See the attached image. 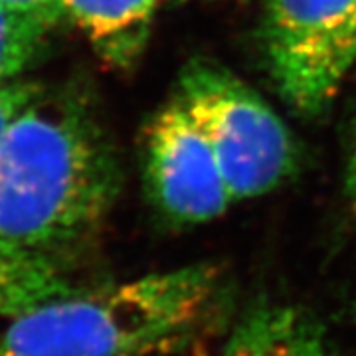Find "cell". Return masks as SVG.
Segmentation results:
<instances>
[{
	"mask_svg": "<svg viewBox=\"0 0 356 356\" xmlns=\"http://www.w3.org/2000/svg\"><path fill=\"white\" fill-rule=\"evenodd\" d=\"M0 6L18 16H24L28 20L46 26L48 30L67 18L64 0H0Z\"/></svg>",
	"mask_w": 356,
	"mask_h": 356,
	"instance_id": "obj_11",
	"label": "cell"
},
{
	"mask_svg": "<svg viewBox=\"0 0 356 356\" xmlns=\"http://www.w3.org/2000/svg\"><path fill=\"white\" fill-rule=\"evenodd\" d=\"M42 95V88L32 81H6L0 86V137L14 119Z\"/></svg>",
	"mask_w": 356,
	"mask_h": 356,
	"instance_id": "obj_10",
	"label": "cell"
},
{
	"mask_svg": "<svg viewBox=\"0 0 356 356\" xmlns=\"http://www.w3.org/2000/svg\"><path fill=\"white\" fill-rule=\"evenodd\" d=\"M159 0H64L72 18L105 58L131 62L149 36Z\"/></svg>",
	"mask_w": 356,
	"mask_h": 356,
	"instance_id": "obj_8",
	"label": "cell"
},
{
	"mask_svg": "<svg viewBox=\"0 0 356 356\" xmlns=\"http://www.w3.org/2000/svg\"><path fill=\"white\" fill-rule=\"evenodd\" d=\"M348 196L353 200V206L356 208V154L355 161H353V166H350V175H348Z\"/></svg>",
	"mask_w": 356,
	"mask_h": 356,
	"instance_id": "obj_12",
	"label": "cell"
},
{
	"mask_svg": "<svg viewBox=\"0 0 356 356\" xmlns=\"http://www.w3.org/2000/svg\"><path fill=\"white\" fill-rule=\"evenodd\" d=\"M79 289L62 257L0 243V317L24 315Z\"/></svg>",
	"mask_w": 356,
	"mask_h": 356,
	"instance_id": "obj_7",
	"label": "cell"
},
{
	"mask_svg": "<svg viewBox=\"0 0 356 356\" xmlns=\"http://www.w3.org/2000/svg\"><path fill=\"white\" fill-rule=\"evenodd\" d=\"M145 172L154 208L177 226L212 222L234 202L210 143L178 99L147 133Z\"/></svg>",
	"mask_w": 356,
	"mask_h": 356,
	"instance_id": "obj_5",
	"label": "cell"
},
{
	"mask_svg": "<svg viewBox=\"0 0 356 356\" xmlns=\"http://www.w3.org/2000/svg\"><path fill=\"white\" fill-rule=\"evenodd\" d=\"M50 30L0 6V86L20 76L38 56Z\"/></svg>",
	"mask_w": 356,
	"mask_h": 356,
	"instance_id": "obj_9",
	"label": "cell"
},
{
	"mask_svg": "<svg viewBox=\"0 0 356 356\" xmlns=\"http://www.w3.org/2000/svg\"><path fill=\"white\" fill-rule=\"evenodd\" d=\"M266 48L281 95L325 111L356 64V0H269Z\"/></svg>",
	"mask_w": 356,
	"mask_h": 356,
	"instance_id": "obj_4",
	"label": "cell"
},
{
	"mask_svg": "<svg viewBox=\"0 0 356 356\" xmlns=\"http://www.w3.org/2000/svg\"><path fill=\"white\" fill-rule=\"evenodd\" d=\"M220 356H334L327 331L303 307L259 301L234 323Z\"/></svg>",
	"mask_w": 356,
	"mask_h": 356,
	"instance_id": "obj_6",
	"label": "cell"
},
{
	"mask_svg": "<svg viewBox=\"0 0 356 356\" xmlns=\"http://www.w3.org/2000/svg\"><path fill=\"white\" fill-rule=\"evenodd\" d=\"M115 192L109 145L76 103L42 93L0 137V243L62 257L102 222Z\"/></svg>",
	"mask_w": 356,
	"mask_h": 356,
	"instance_id": "obj_1",
	"label": "cell"
},
{
	"mask_svg": "<svg viewBox=\"0 0 356 356\" xmlns=\"http://www.w3.org/2000/svg\"><path fill=\"white\" fill-rule=\"evenodd\" d=\"M177 99L206 135L234 202L271 192L293 172L297 153L287 125L228 70L192 62Z\"/></svg>",
	"mask_w": 356,
	"mask_h": 356,
	"instance_id": "obj_3",
	"label": "cell"
},
{
	"mask_svg": "<svg viewBox=\"0 0 356 356\" xmlns=\"http://www.w3.org/2000/svg\"><path fill=\"white\" fill-rule=\"evenodd\" d=\"M222 305V273L208 264L83 287L14 317L0 356L159 355L191 343Z\"/></svg>",
	"mask_w": 356,
	"mask_h": 356,
	"instance_id": "obj_2",
	"label": "cell"
},
{
	"mask_svg": "<svg viewBox=\"0 0 356 356\" xmlns=\"http://www.w3.org/2000/svg\"><path fill=\"white\" fill-rule=\"evenodd\" d=\"M355 313H356V299H355Z\"/></svg>",
	"mask_w": 356,
	"mask_h": 356,
	"instance_id": "obj_13",
	"label": "cell"
}]
</instances>
